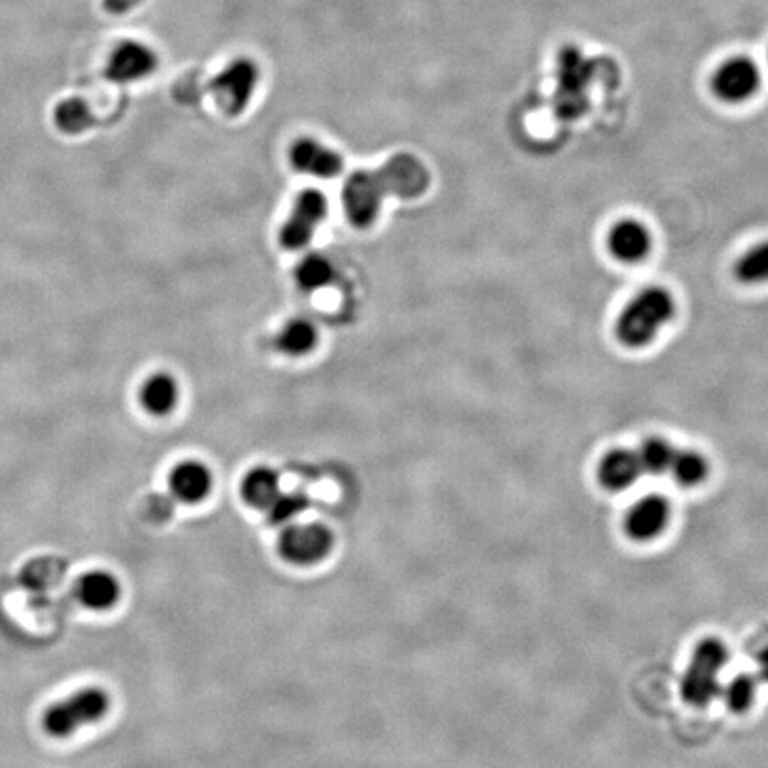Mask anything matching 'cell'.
<instances>
[{
  "mask_svg": "<svg viewBox=\"0 0 768 768\" xmlns=\"http://www.w3.org/2000/svg\"><path fill=\"white\" fill-rule=\"evenodd\" d=\"M109 708V694L104 688L86 686L49 706L42 718L43 729L51 737L69 738L102 720Z\"/></svg>",
  "mask_w": 768,
  "mask_h": 768,
  "instance_id": "cell-4",
  "label": "cell"
},
{
  "mask_svg": "<svg viewBox=\"0 0 768 768\" xmlns=\"http://www.w3.org/2000/svg\"><path fill=\"white\" fill-rule=\"evenodd\" d=\"M761 86V70L747 55H735L715 70L712 90L715 96L727 104H741L758 93Z\"/></svg>",
  "mask_w": 768,
  "mask_h": 768,
  "instance_id": "cell-8",
  "label": "cell"
},
{
  "mask_svg": "<svg viewBox=\"0 0 768 768\" xmlns=\"http://www.w3.org/2000/svg\"><path fill=\"white\" fill-rule=\"evenodd\" d=\"M169 490L183 504H196L212 490V473L200 461H183L169 475Z\"/></svg>",
  "mask_w": 768,
  "mask_h": 768,
  "instance_id": "cell-13",
  "label": "cell"
},
{
  "mask_svg": "<svg viewBox=\"0 0 768 768\" xmlns=\"http://www.w3.org/2000/svg\"><path fill=\"white\" fill-rule=\"evenodd\" d=\"M669 472L673 473L674 481L680 486H697L708 475V463H706L705 457L699 452L677 451L676 449V454H674L673 464H671Z\"/></svg>",
  "mask_w": 768,
  "mask_h": 768,
  "instance_id": "cell-22",
  "label": "cell"
},
{
  "mask_svg": "<svg viewBox=\"0 0 768 768\" xmlns=\"http://www.w3.org/2000/svg\"><path fill=\"white\" fill-rule=\"evenodd\" d=\"M318 333L308 318H292L277 335L276 346L283 355L301 358L317 347Z\"/></svg>",
  "mask_w": 768,
  "mask_h": 768,
  "instance_id": "cell-18",
  "label": "cell"
},
{
  "mask_svg": "<svg viewBox=\"0 0 768 768\" xmlns=\"http://www.w3.org/2000/svg\"><path fill=\"white\" fill-rule=\"evenodd\" d=\"M727 662L729 650L720 639H703L692 653L691 664L682 676V699L697 708H705L709 703H714L723 691L720 673Z\"/></svg>",
  "mask_w": 768,
  "mask_h": 768,
  "instance_id": "cell-3",
  "label": "cell"
},
{
  "mask_svg": "<svg viewBox=\"0 0 768 768\" xmlns=\"http://www.w3.org/2000/svg\"><path fill=\"white\" fill-rule=\"evenodd\" d=\"M119 595L122 587L118 578L102 569L83 575L75 586L78 603L96 612L113 609L114 604L118 603Z\"/></svg>",
  "mask_w": 768,
  "mask_h": 768,
  "instance_id": "cell-14",
  "label": "cell"
},
{
  "mask_svg": "<svg viewBox=\"0 0 768 768\" xmlns=\"http://www.w3.org/2000/svg\"><path fill=\"white\" fill-rule=\"evenodd\" d=\"M260 83V69L255 61L241 60L227 64L212 78L210 92L214 93L215 102L230 116L244 113L251 98L255 95Z\"/></svg>",
  "mask_w": 768,
  "mask_h": 768,
  "instance_id": "cell-5",
  "label": "cell"
},
{
  "mask_svg": "<svg viewBox=\"0 0 768 768\" xmlns=\"http://www.w3.org/2000/svg\"><path fill=\"white\" fill-rule=\"evenodd\" d=\"M55 125L66 134H81L93 125V114L81 98H69L55 109Z\"/></svg>",
  "mask_w": 768,
  "mask_h": 768,
  "instance_id": "cell-24",
  "label": "cell"
},
{
  "mask_svg": "<svg viewBox=\"0 0 768 768\" xmlns=\"http://www.w3.org/2000/svg\"><path fill=\"white\" fill-rule=\"evenodd\" d=\"M277 546L283 559L297 566H308L323 560L332 551L333 534L320 523L287 525Z\"/></svg>",
  "mask_w": 768,
  "mask_h": 768,
  "instance_id": "cell-7",
  "label": "cell"
},
{
  "mask_svg": "<svg viewBox=\"0 0 768 768\" xmlns=\"http://www.w3.org/2000/svg\"><path fill=\"white\" fill-rule=\"evenodd\" d=\"M143 0H104L105 10L114 14H124L141 4Z\"/></svg>",
  "mask_w": 768,
  "mask_h": 768,
  "instance_id": "cell-26",
  "label": "cell"
},
{
  "mask_svg": "<svg viewBox=\"0 0 768 768\" xmlns=\"http://www.w3.org/2000/svg\"><path fill=\"white\" fill-rule=\"evenodd\" d=\"M759 676L764 677L768 683V642L759 650L758 653Z\"/></svg>",
  "mask_w": 768,
  "mask_h": 768,
  "instance_id": "cell-27",
  "label": "cell"
},
{
  "mask_svg": "<svg viewBox=\"0 0 768 768\" xmlns=\"http://www.w3.org/2000/svg\"><path fill=\"white\" fill-rule=\"evenodd\" d=\"M610 255L624 264H637L650 255L653 239L650 230L637 219H623L610 228L607 236Z\"/></svg>",
  "mask_w": 768,
  "mask_h": 768,
  "instance_id": "cell-12",
  "label": "cell"
},
{
  "mask_svg": "<svg viewBox=\"0 0 768 768\" xmlns=\"http://www.w3.org/2000/svg\"><path fill=\"white\" fill-rule=\"evenodd\" d=\"M676 315V301L664 287H645L624 306L616 320V335L623 346H650Z\"/></svg>",
  "mask_w": 768,
  "mask_h": 768,
  "instance_id": "cell-2",
  "label": "cell"
},
{
  "mask_svg": "<svg viewBox=\"0 0 768 768\" xmlns=\"http://www.w3.org/2000/svg\"><path fill=\"white\" fill-rule=\"evenodd\" d=\"M308 496L303 493H280L276 501L269 507V519L274 525H291L292 519H296L301 513H305L308 507Z\"/></svg>",
  "mask_w": 768,
  "mask_h": 768,
  "instance_id": "cell-25",
  "label": "cell"
},
{
  "mask_svg": "<svg viewBox=\"0 0 768 768\" xmlns=\"http://www.w3.org/2000/svg\"><path fill=\"white\" fill-rule=\"evenodd\" d=\"M642 473L644 472H642L637 451H628V449L610 451L601 460L600 469H598L601 486L610 492H624L628 487H632Z\"/></svg>",
  "mask_w": 768,
  "mask_h": 768,
  "instance_id": "cell-15",
  "label": "cell"
},
{
  "mask_svg": "<svg viewBox=\"0 0 768 768\" xmlns=\"http://www.w3.org/2000/svg\"><path fill=\"white\" fill-rule=\"evenodd\" d=\"M180 388L177 379L166 372L154 374L139 391L143 408L154 417H166L177 408Z\"/></svg>",
  "mask_w": 768,
  "mask_h": 768,
  "instance_id": "cell-16",
  "label": "cell"
},
{
  "mask_svg": "<svg viewBox=\"0 0 768 768\" xmlns=\"http://www.w3.org/2000/svg\"><path fill=\"white\" fill-rule=\"evenodd\" d=\"M429 186L431 175L422 160L411 154H399L381 168L359 169L350 175L341 191V201L350 223L367 228L378 219L387 196L413 200L428 191Z\"/></svg>",
  "mask_w": 768,
  "mask_h": 768,
  "instance_id": "cell-1",
  "label": "cell"
},
{
  "mask_svg": "<svg viewBox=\"0 0 768 768\" xmlns=\"http://www.w3.org/2000/svg\"><path fill=\"white\" fill-rule=\"evenodd\" d=\"M669 519H671V505L664 496L648 495L628 511L624 527H627L628 536L637 541H650L664 533Z\"/></svg>",
  "mask_w": 768,
  "mask_h": 768,
  "instance_id": "cell-11",
  "label": "cell"
},
{
  "mask_svg": "<svg viewBox=\"0 0 768 768\" xmlns=\"http://www.w3.org/2000/svg\"><path fill=\"white\" fill-rule=\"evenodd\" d=\"M280 493H282V486H280L277 473L274 470L265 469V466L251 470L242 482L244 501L253 507H259V509L267 511L280 496Z\"/></svg>",
  "mask_w": 768,
  "mask_h": 768,
  "instance_id": "cell-17",
  "label": "cell"
},
{
  "mask_svg": "<svg viewBox=\"0 0 768 768\" xmlns=\"http://www.w3.org/2000/svg\"><path fill=\"white\" fill-rule=\"evenodd\" d=\"M291 162L299 173L317 178H335L344 169L341 155L312 137H303L294 143Z\"/></svg>",
  "mask_w": 768,
  "mask_h": 768,
  "instance_id": "cell-10",
  "label": "cell"
},
{
  "mask_svg": "<svg viewBox=\"0 0 768 768\" xmlns=\"http://www.w3.org/2000/svg\"><path fill=\"white\" fill-rule=\"evenodd\" d=\"M328 215V200L317 189H306L296 198L291 215L280 230V244L285 250L297 251L312 241L318 224Z\"/></svg>",
  "mask_w": 768,
  "mask_h": 768,
  "instance_id": "cell-6",
  "label": "cell"
},
{
  "mask_svg": "<svg viewBox=\"0 0 768 768\" xmlns=\"http://www.w3.org/2000/svg\"><path fill=\"white\" fill-rule=\"evenodd\" d=\"M335 277V267L326 256L308 255L296 267V282L301 291L315 292L328 287Z\"/></svg>",
  "mask_w": 768,
  "mask_h": 768,
  "instance_id": "cell-20",
  "label": "cell"
},
{
  "mask_svg": "<svg viewBox=\"0 0 768 768\" xmlns=\"http://www.w3.org/2000/svg\"><path fill=\"white\" fill-rule=\"evenodd\" d=\"M758 694V680L753 674L741 673L732 677L724 688V701L733 714H744L753 706Z\"/></svg>",
  "mask_w": 768,
  "mask_h": 768,
  "instance_id": "cell-23",
  "label": "cell"
},
{
  "mask_svg": "<svg viewBox=\"0 0 768 768\" xmlns=\"http://www.w3.org/2000/svg\"><path fill=\"white\" fill-rule=\"evenodd\" d=\"M735 277L744 285L768 283V241L759 242L737 260L733 269Z\"/></svg>",
  "mask_w": 768,
  "mask_h": 768,
  "instance_id": "cell-19",
  "label": "cell"
},
{
  "mask_svg": "<svg viewBox=\"0 0 768 768\" xmlns=\"http://www.w3.org/2000/svg\"><path fill=\"white\" fill-rule=\"evenodd\" d=\"M674 454H676V449L667 440L660 436L648 438V440L642 441V445L637 451L642 472L650 473V475L669 473Z\"/></svg>",
  "mask_w": 768,
  "mask_h": 768,
  "instance_id": "cell-21",
  "label": "cell"
},
{
  "mask_svg": "<svg viewBox=\"0 0 768 768\" xmlns=\"http://www.w3.org/2000/svg\"><path fill=\"white\" fill-rule=\"evenodd\" d=\"M157 69V55L141 42L119 43L105 64V75L113 83L130 84L150 77Z\"/></svg>",
  "mask_w": 768,
  "mask_h": 768,
  "instance_id": "cell-9",
  "label": "cell"
}]
</instances>
